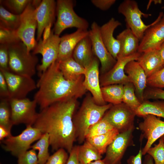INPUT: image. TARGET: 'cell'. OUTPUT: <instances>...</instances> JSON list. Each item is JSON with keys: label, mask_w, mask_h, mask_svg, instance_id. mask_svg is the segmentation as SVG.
Segmentation results:
<instances>
[{"label": "cell", "mask_w": 164, "mask_h": 164, "mask_svg": "<svg viewBox=\"0 0 164 164\" xmlns=\"http://www.w3.org/2000/svg\"><path fill=\"white\" fill-rule=\"evenodd\" d=\"M72 98L54 103L40 110L33 127L49 136L52 151L63 148L71 151L76 140L73 118L77 103Z\"/></svg>", "instance_id": "cell-1"}, {"label": "cell", "mask_w": 164, "mask_h": 164, "mask_svg": "<svg viewBox=\"0 0 164 164\" xmlns=\"http://www.w3.org/2000/svg\"><path fill=\"white\" fill-rule=\"evenodd\" d=\"M39 77L36 83L38 89L34 99L40 110L57 102L77 99L87 91L83 84L84 75L75 80H67L59 68L57 60Z\"/></svg>", "instance_id": "cell-2"}, {"label": "cell", "mask_w": 164, "mask_h": 164, "mask_svg": "<svg viewBox=\"0 0 164 164\" xmlns=\"http://www.w3.org/2000/svg\"><path fill=\"white\" fill-rule=\"evenodd\" d=\"M113 105L110 103L99 105L95 103L91 94H88L86 96L73 118L76 138L79 143L85 142L89 128L101 119Z\"/></svg>", "instance_id": "cell-3"}, {"label": "cell", "mask_w": 164, "mask_h": 164, "mask_svg": "<svg viewBox=\"0 0 164 164\" xmlns=\"http://www.w3.org/2000/svg\"><path fill=\"white\" fill-rule=\"evenodd\" d=\"M9 67L16 74L32 77L36 72L38 57L29 53L22 41L9 46Z\"/></svg>", "instance_id": "cell-4"}, {"label": "cell", "mask_w": 164, "mask_h": 164, "mask_svg": "<svg viewBox=\"0 0 164 164\" xmlns=\"http://www.w3.org/2000/svg\"><path fill=\"white\" fill-rule=\"evenodd\" d=\"M74 6V2L72 0L57 1V19L53 30L55 34L59 36L66 29L73 27L87 30L88 22L76 13L73 9Z\"/></svg>", "instance_id": "cell-5"}, {"label": "cell", "mask_w": 164, "mask_h": 164, "mask_svg": "<svg viewBox=\"0 0 164 164\" xmlns=\"http://www.w3.org/2000/svg\"><path fill=\"white\" fill-rule=\"evenodd\" d=\"M118 12L125 17L128 28L141 40L146 30L152 25L154 21L146 25L142 19V16L147 18L151 15L150 14L143 12L140 9L137 2L133 0H125L118 8Z\"/></svg>", "instance_id": "cell-6"}, {"label": "cell", "mask_w": 164, "mask_h": 164, "mask_svg": "<svg viewBox=\"0 0 164 164\" xmlns=\"http://www.w3.org/2000/svg\"><path fill=\"white\" fill-rule=\"evenodd\" d=\"M26 128L19 135H12L1 141L3 148L18 157L30 148L31 144L42 136V132L32 125L26 126Z\"/></svg>", "instance_id": "cell-7"}, {"label": "cell", "mask_w": 164, "mask_h": 164, "mask_svg": "<svg viewBox=\"0 0 164 164\" xmlns=\"http://www.w3.org/2000/svg\"><path fill=\"white\" fill-rule=\"evenodd\" d=\"M135 111L123 102L113 105L105 113L103 118L119 133L134 129Z\"/></svg>", "instance_id": "cell-8"}, {"label": "cell", "mask_w": 164, "mask_h": 164, "mask_svg": "<svg viewBox=\"0 0 164 164\" xmlns=\"http://www.w3.org/2000/svg\"><path fill=\"white\" fill-rule=\"evenodd\" d=\"M31 1L20 15V24L17 30L18 36L26 45L29 53L33 50L37 43L35 37L37 26L36 9L32 6Z\"/></svg>", "instance_id": "cell-9"}, {"label": "cell", "mask_w": 164, "mask_h": 164, "mask_svg": "<svg viewBox=\"0 0 164 164\" xmlns=\"http://www.w3.org/2000/svg\"><path fill=\"white\" fill-rule=\"evenodd\" d=\"M11 111V119L13 125L24 124L32 125L36 121L38 113L36 108L37 104L33 99L27 97L19 99L9 100Z\"/></svg>", "instance_id": "cell-10"}, {"label": "cell", "mask_w": 164, "mask_h": 164, "mask_svg": "<svg viewBox=\"0 0 164 164\" xmlns=\"http://www.w3.org/2000/svg\"><path fill=\"white\" fill-rule=\"evenodd\" d=\"M60 37L52 31L49 37L45 41L41 38L37 42L32 53L41 54L42 56L41 64L37 66L36 69L39 76L57 60Z\"/></svg>", "instance_id": "cell-11"}, {"label": "cell", "mask_w": 164, "mask_h": 164, "mask_svg": "<svg viewBox=\"0 0 164 164\" xmlns=\"http://www.w3.org/2000/svg\"><path fill=\"white\" fill-rule=\"evenodd\" d=\"M100 27L95 22L92 24L89 36L92 43V50L101 63L100 71L103 75L110 70L115 65L117 60L108 51L102 40Z\"/></svg>", "instance_id": "cell-12"}, {"label": "cell", "mask_w": 164, "mask_h": 164, "mask_svg": "<svg viewBox=\"0 0 164 164\" xmlns=\"http://www.w3.org/2000/svg\"><path fill=\"white\" fill-rule=\"evenodd\" d=\"M3 73L8 87L9 100L26 97L31 91L37 88V84L31 77L18 75L10 71L0 70Z\"/></svg>", "instance_id": "cell-13"}, {"label": "cell", "mask_w": 164, "mask_h": 164, "mask_svg": "<svg viewBox=\"0 0 164 164\" xmlns=\"http://www.w3.org/2000/svg\"><path fill=\"white\" fill-rule=\"evenodd\" d=\"M134 129L119 133L107 148L102 159L105 164H121L127 149L134 145L133 132Z\"/></svg>", "instance_id": "cell-14"}, {"label": "cell", "mask_w": 164, "mask_h": 164, "mask_svg": "<svg viewBox=\"0 0 164 164\" xmlns=\"http://www.w3.org/2000/svg\"><path fill=\"white\" fill-rule=\"evenodd\" d=\"M164 42V14L161 12L153 24L145 31L140 42L138 52L159 50Z\"/></svg>", "instance_id": "cell-15"}, {"label": "cell", "mask_w": 164, "mask_h": 164, "mask_svg": "<svg viewBox=\"0 0 164 164\" xmlns=\"http://www.w3.org/2000/svg\"><path fill=\"white\" fill-rule=\"evenodd\" d=\"M143 118V121L139 123L138 126L143 137L147 140L142 149L144 155L154 142L164 135V121L160 117L152 115H148Z\"/></svg>", "instance_id": "cell-16"}, {"label": "cell", "mask_w": 164, "mask_h": 164, "mask_svg": "<svg viewBox=\"0 0 164 164\" xmlns=\"http://www.w3.org/2000/svg\"><path fill=\"white\" fill-rule=\"evenodd\" d=\"M141 54L138 52L129 56L118 57L114 67L108 72L102 75L100 79L101 87L114 84L124 85L130 82L125 73V66L130 61L136 60Z\"/></svg>", "instance_id": "cell-17"}, {"label": "cell", "mask_w": 164, "mask_h": 164, "mask_svg": "<svg viewBox=\"0 0 164 164\" xmlns=\"http://www.w3.org/2000/svg\"><path fill=\"white\" fill-rule=\"evenodd\" d=\"M99 61L94 57L91 63L85 68L83 84L92 96L95 103L100 105L106 104L101 92V87L99 78Z\"/></svg>", "instance_id": "cell-18"}, {"label": "cell", "mask_w": 164, "mask_h": 164, "mask_svg": "<svg viewBox=\"0 0 164 164\" xmlns=\"http://www.w3.org/2000/svg\"><path fill=\"white\" fill-rule=\"evenodd\" d=\"M56 2L54 0H43L36 9L37 41L41 39L45 28L53 24L56 14Z\"/></svg>", "instance_id": "cell-19"}, {"label": "cell", "mask_w": 164, "mask_h": 164, "mask_svg": "<svg viewBox=\"0 0 164 164\" xmlns=\"http://www.w3.org/2000/svg\"><path fill=\"white\" fill-rule=\"evenodd\" d=\"M125 72L133 84L136 96L142 103L144 101L143 93L147 86V77L145 71L138 63L134 60L127 63Z\"/></svg>", "instance_id": "cell-20"}, {"label": "cell", "mask_w": 164, "mask_h": 164, "mask_svg": "<svg viewBox=\"0 0 164 164\" xmlns=\"http://www.w3.org/2000/svg\"><path fill=\"white\" fill-rule=\"evenodd\" d=\"M121 23L113 18L100 27L102 40L107 49L116 60L119 53L120 44L118 40L113 36L115 29L121 26Z\"/></svg>", "instance_id": "cell-21"}, {"label": "cell", "mask_w": 164, "mask_h": 164, "mask_svg": "<svg viewBox=\"0 0 164 164\" xmlns=\"http://www.w3.org/2000/svg\"><path fill=\"white\" fill-rule=\"evenodd\" d=\"M89 34L87 30L77 29L73 33L60 37L57 60L59 61L72 56L73 51L77 44Z\"/></svg>", "instance_id": "cell-22"}, {"label": "cell", "mask_w": 164, "mask_h": 164, "mask_svg": "<svg viewBox=\"0 0 164 164\" xmlns=\"http://www.w3.org/2000/svg\"><path fill=\"white\" fill-rule=\"evenodd\" d=\"M116 39L120 44L117 58L129 56L138 52L140 40L129 28H127L119 33Z\"/></svg>", "instance_id": "cell-23"}, {"label": "cell", "mask_w": 164, "mask_h": 164, "mask_svg": "<svg viewBox=\"0 0 164 164\" xmlns=\"http://www.w3.org/2000/svg\"><path fill=\"white\" fill-rule=\"evenodd\" d=\"M136 61L144 70L147 78L164 67L159 50L141 53Z\"/></svg>", "instance_id": "cell-24"}, {"label": "cell", "mask_w": 164, "mask_h": 164, "mask_svg": "<svg viewBox=\"0 0 164 164\" xmlns=\"http://www.w3.org/2000/svg\"><path fill=\"white\" fill-rule=\"evenodd\" d=\"M92 43L89 35L82 39L77 44L73 53L74 60L84 68L92 61L94 56Z\"/></svg>", "instance_id": "cell-25"}, {"label": "cell", "mask_w": 164, "mask_h": 164, "mask_svg": "<svg viewBox=\"0 0 164 164\" xmlns=\"http://www.w3.org/2000/svg\"><path fill=\"white\" fill-rule=\"evenodd\" d=\"M58 62L59 68L67 80H77L85 73V68L76 62L72 56Z\"/></svg>", "instance_id": "cell-26"}, {"label": "cell", "mask_w": 164, "mask_h": 164, "mask_svg": "<svg viewBox=\"0 0 164 164\" xmlns=\"http://www.w3.org/2000/svg\"><path fill=\"white\" fill-rule=\"evenodd\" d=\"M135 113L136 116L143 118L152 115L164 118V100H144Z\"/></svg>", "instance_id": "cell-27"}, {"label": "cell", "mask_w": 164, "mask_h": 164, "mask_svg": "<svg viewBox=\"0 0 164 164\" xmlns=\"http://www.w3.org/2000/svg\"><path fill=\"white\" fill-rule=\"evenodd\" d=\"M124 85L114 84L101 87L103 98L106 102L116 105L122 102Z\"/></svg>", "instance_id": "cell-28"}, {"label": "cell", "mask_w": 164, "mask_h": 164, "mask_svg": "<svg viewBox=\"0 0 164 164\" xmlns=\"http://www.w3.org/2000/svg\"><path fill=\"white\" fill-rule=\"evenodd\" d=\"M78 158L80 164H88L101 159L102 155L93 145L86 140L82 145L79 146Z\"/></svg>", "instance_id": "cell-29"}, {"label": "cell", "mask_w": 164, "mask_h": 164, "mask_svg": "<svg viewBox=\"0 0 164 164\" xmlns=\"http://www.w3.org/2000/svg\"><path fill=\"white\" fill-rule=\"evenodd\" d=\"M119 133L117 129H114L107 133L87 138L86 140L93 145L102 155L105 153L108 147Z\"/></svg>", "instance_id": "cell-30"}, {"label": "cell", "mask_w": 164, "mask_h": 164, "mask_svg": "<svg viewBox=\"0 0 164 164\" xmlns=\"http://www.w3.org/2000/svg\"><path fill=\"white\" fill-rule=\"evenodd\" d=\"M50 145L49 136L48 133H43L39 139L31 145L32 149L39 150L37 155L38 164H45L50 156L48 152Z\"/></svg>", "instance_id": "cell-31"}, {"label": "cell", "mask_w": 164, "mask_h": 164, "mask_svg": "<svg viewBox=\"0 0 164 164\" xmlns=\"http://www.w3.org/2000/svg\"><path fill=\"white\" fill-rule=\"evenodd\" d=\"M20 15L14 14L0 6V25L9 29L17 30L20 24Z\"/></svg>", "instance_id": "cell-32"}, {"label": "cell", "mask_w": 164, "mask_h": 164, "mask_svg": "<svg viewBox=\"0 0 164 164\" xmlns=\"http://www.w3.org/2000/svg\"><path fill=\"white\" fill-rule=\"evenodd\" d=\"M124 94L122 102L135 111L142 104L135 93V88L131 82L124 85Z\"/></svg>", "instance_id": "cell-33"}, {"label": "cell", "mask_w": 164, "mask_h": 164, "mask_svg": "<svg viewBox=\"0 0 164 164\" xmlns=\"http://www.w3.org/2000/svg\"><path fill=\"white\" fill-rule=\"evenodd\" d=\"M11 119V111L9 100L0 99V125H1L11 132L13 125Z\"/></svg>", "instance_id": "cell-34"}, {"label": "cell", "mask_w": 164, "mask_h": 164, "mask_svg": "<svg viewBox=\"0 0 164 164\" xmlns=\"http://www.w3.org/2000/svg\"><path fill=\"white\" fill-rule=\"evenodd\" d=\"M31 0H1L0 5L10 12L20 15L31 2Z\"/></svg>", "instance_id": "cell-35"}, {"label": "cell", "mask_w": 164, "mask_h": 164, "mask_svg": "<svg viewBox=\"0 0 164 164\" xmlns=\"http://www.w3.org/2000/svg\"><path fill=\"white\" fill-rule=\"evenodd\" d=\"M114 129L107 121L102 118L89 128L86 135V139L107 133Z\"/></svg>", "instance_id": "cell-36"}, {"label": "cell", "mask_w": 164, "mask_h": 164, "mask_svg": "<svg viewBox=\"0 0 164 164\" xmlns=\"http://www.w3.org/2000/svg\"><path fill=\"white\" fill-rule=\"evenodd\" d=\"M21 41L17 34V30H12L0 25V44L9 46Z\"/></svg>", "instance_id": "cell-37"}, {"label": "cell", "mask_w": 164, "mask_h": 164, "mask_svg": "<svg viewBox=\"0 0 164 164\" xmlns=\"http://www.w3.org/2000/svg\"><path fill=\"white\" fill-rule=\"evenodd\" d=\"M147 153L152 158L154 164H164V141L161 137L158 144L150 147Z\"/></svg>", "instance_id": "cell-38"}, {"label": "cell", "mask_w": 164, "mask_h": 164, "mask_svg": "<svg viewBox=\"0 0 164 164\" xmlns=\"http://www.w3.org/2000/svg\"><path fill=\"white\" fill-rule=\"evenodd\" d=\"M147 86L159 88H164V67L147 78Z\"/></svg>", "instance_id": "cell-39"}, {"label": "cell", "mask_w": 164, "mask_h": 164, "mask_svg": "<svg viewBox=\"0 0 164 164\" xmlns=\"http://www.w3.org/2000/svg\"><path fill=\"white\" fill-rule=\"evenodd\" d=\"M66 151L63 148L59 149L50 156L45 164H65L69 156Z\"/></svg>", "instance_id": "cell-40"}, {"label": "cell", "mask_w": 164, "mask_h": 164, "mask_svg": "<svg viewBox=\"0 0 164 164\" xmlns=\"http://www.w3.org/2000/svg\"><path fill=\"white\" fill-rule=\"evenodd\" d=\"M144 100L149 99H161L164 100V90L147 86L143 94Z\"/></svg>", "instance_id": "cell-41"}, {"label": "cell", "mask_w": 164, "mask_h": 164, "mask_svg": "<svg viewBox=\"0 0 164 164\" xmlns=\"http://www.w3.org/2000/svg\"><path fill=\"white\" fill-rule=\"evenodd\" d=\"M18 164H38L37 155L35 150L27 151L18 157Z\"/></svg>", "instance_id": "cell-42"}, {"label": "cell", "mask_w": 164, "mask_h": 164, "mask_svg": "<svg viewBox=\"0 0 164 164\" xmlns=\"http://www.w3.org/2000/svg\"><path fill=\"white\" fill-rule=\"evenodd\" d=\"M9 46L0 45V70L9 71Z\"/></svg>", "instance_id": "cell-43"}, {"label": "cell", "mask_w": 164, "mask_h": 164, "mask_svg": "<svg viewBox=\"0 0 164 164\" xmlns=\"http://www.w3.org/2000/svg\"><path fill=\"white\" fill-rule=\"evenodd\" d=\"M0 99L9 100V94L8 84L2 72L0 71Z\"/></svg>", "instance_id": "cell-44"}, {"label": "cell", "mask_w": 164, "mask_h": 164, "mask_svg": "<svg viewBox=\"0 0 164 164\" xmlns=\"http://www.w3.org/2000/svg\"><path fill=\"white\" fill-rule=\"evenodd\" d=\"M115 0H91V2L95 7L101 10L108 9L116 2Z\"/></svg>", "instance_id": "cell-45"}, {"label": "cell", "mask_w": 164, "mask_h": 164, "mask_svg": "<svg viewBox=\"0 0 164 164\" xmlns=\"http://www.w3.org/2000/svg\"><path fill=\"white\" fill-rule=\"evenodd\" d=\"M78 145L73 146L65 164H80L78 158Z\"/></svg>", "instance_id": "cell-46"}, {"label": "cell", "mask_w": 164, "mask_h": 164, "mask_svg": "<svg viewBox=\"0 0 164 164\" xmlns=\"http://www.w3.org/2000/svg\"><path fill=\"white\" fill-rule=\"evenodd\" d=\"M142 151L141 148L138 153L135 155H131L127 160L128 164H142Z\"/></svg>", "instance_id": "cell-47"}, {"label": "cell", "mask_w": 164, "mask_h": 164, "mask_svg": "<svg viewBox=\"0 0 164 164\" xmlns=\"http://www.w3.org/2000/svg\"><path fill=\"white\" fill-rule=\"evenodd\" d=\"M11 133L9 132L4 127L0 125V141L4 139L5 138H6L11 135Z\"/></svg>", "instance_id": "cell-48"}, {"label": "cell", "mask_w": 164, "mask_h": 164, "mask_svg": "<svg viewBox=\"0 0 164 164\" xmlns=\"http://www.w3.org/2000/svg\"><path fill=\"white\" fill-rule=\"evenodd\" d=\"M52 25V24H50L44 29L43 34V41H45L50 36L52 31L51 29Z\"/></svg>", "instance_id": "cell-49"}, {"label": "cell", "mask_w": 164, "mask_h": 164, "mask_svg": "<svg viewBox=\"0 0 164 164\" xmlns=\"http://www.w3.org/2000/svg\"><path fill=\"white\" fill-rule=\"evenodd\" d=\"M143 164H154V160L152 157L148 154L145 155Z\"/></svg>", "instance_id": "cell-50"}, {"label": "cell", "mask_w": 164, "mask_h": 164, "mask_svg": "<svg viewBox=\"0 0 164 164\" xmlns=\"http://www.w3.org/2000/svg\"><path fill=\"white\" fill-rule=\"evenodd\" d=\"M159 50L164 65V42L161 45Z\"/></svg>", "instance_id": "cell-51"}, {"label": "cell", "mask_w": 164, "mask_h": 164, "mask_svg": "<svg viewBox=\"0 0 164 164\" xmlns=\"http://www.w3.org/2000/svg\"><path fill=\"white\" fill-rule=\"evenodd\" d=\"M41 1L42 0H32L31 4L34 7L37 9L40 4Z\"/></svg>", "instance_id": "cell-52"}, {"label": "cell", "mask_w": 164, "mask_h": 164, "mask_svg": "<svg viewBox=\"0 0 164 164\" xmlns=\"http://www.w3.org/2000/svg\"><path fill=\"white\" fill-rule=\"evenodd\" d=\"M88 164H105L102 159H100L93 161Z\"/></svg>", "instance_id": "cell-53"}, {"label": "cell", "mask_w": 164, "mask_h": 164, "mask_svg": "<svg viewBox=\"0 0 164 164\" xmlns=\"http://www.w3.org/2000/svg\"><path fill=\"white\" fill-rule=\"evenodd\" d=\"M161 137L162 138V139H163V141H164V135H163Z\"/></svg>", "instance_id": "cell-54"}, {"label": "cell", "mask_w": 164, "mask_h": 164, "mask_svg": "<svg viewBox=\"0 0 164 164\" xmlns=\"http://www.w3.org/2000/svg\"><path fill=\"white\" fill-rule=\"evenodd\" d=\"M161 9H164V6H162L161 7Z\"/></svg>", "instance_id": "cell-55"}]
</instances>
